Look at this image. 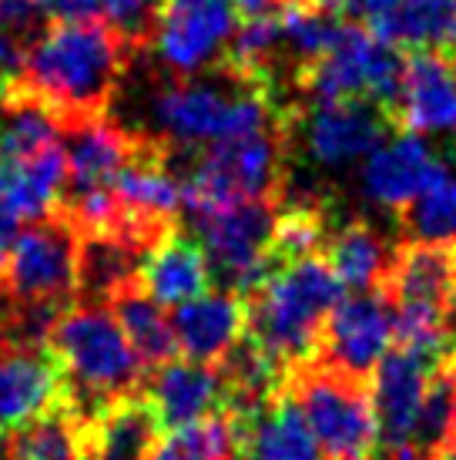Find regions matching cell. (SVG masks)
<instances>
[{
  "instance_id": "6da1fadb",
  "label": "cell",
  "mask_w": 456,
  "mask_h": 460,
  "mask_svg": "<svg viewBox=\"0 0 456 460\" xmlns=\"http://www.w3.org/2000/svg\"><path fill=\"white\" fill-rule=\"evenodd\" d=\"M131 54L104 21H57L27 48L13 81L51 104L67 131L75 121L108 115Z\"/></svg>"
},
{
  "instance_id": "7a4b0ae2",
  "label": "cell",
  "mask_w": 456,
  "mask_h": 460,
  "mask_svg": "<svg viewBox=\"0 0 456 460\" xmlns=\"http://www.w3.org/2000/svg\"><path fill=\"white\" fill-rule=\"evenodd\" d=\"M191 165H175L181 185V205L191 216L215 212L249 199H279L289 192L292 125L262 128L241 138L189 148Z\"/></svg>"
},
{
  "instance_id": "3957f363",
  "label": "cell",
  "mask_w": 456,
  "mask_h": 460,
  "mask_svg": "<svg viewBox=\"0 0 456 460\" xmlns=\"http://www.w3.org/2000/svg\"><path fill=\"white\" fill-rule=\"evenodd\" d=\"M342 282L322 256H305L299 262L276 269L255 293L245 296L249 330L266 353L295 367L312 359L322 343L329 313L339 306Z\"/></svg>"
},
{
  "instance_id": "277c9868",
  "label": "cell",
  "mask_w": 456,
  "mask_h": 460,
  "mask_svg": "<svg viewBox=\"0 0 456 460\" xmlns=\"http://www.w3.org/2000/svg\"><path fill=\"white\" fill-rule=\"evenodd\" d=\"M48 349L61 363L67 407L77 417H88L114 396L135 394L148 373L114 309L104 303H77L67 309L54 326Z\"/></svg>"
},
{
  "instance_id": "5b68a950",
  "label": "cell",
  "mask_w": 456,
  "mask_h": 460,
  "mask_svg": "<svg viewBox=\"0 0 456 460\" xmlns=\"http://www.w3.org/2000/svg\"><path fill=\"white\" fill-rule=\"evenodd\" d=\"M285 390L305 413L322 460H376L380 423L369 380L312 357L289 367Z\"/></svg>"
},
{
  "instance_id": "8992f818",
  "label": "cell",
  "mask_w": 456,
  "mask_h": 460,
  "mask_svg": "<svg viewBox=\"0 0 456 460\" xmlns=\"http://www.w3.org/2000/svg\"><path fill=\"white\" fill-rule=\"evenodd\" d=\"M81 229L64 208L17 232L0 266V296L11 303H64L77 299Z\"/></svg>"
},
{
  "instance_id": "52a82bcc",
  "label": "cell",
  "mask_w": 456,
  "mask_h": 460,
  "mask_svg": "<svg viewBox=\"0 0 456 460\" xmlns=\"http://www.w3.org/2000/svg\"><path fill=\"white\" fill-rule=\"evenodd\" d=\"M279 199H249L195 218V239L212 262V276L239 296L255 293L272 276L268 245L279 222Z\"/></svg>"
},
{
  "instance_id": "ba28073f",
  "label": "cell",
  "mask_w": 456,
  "mask_h": 460,
  "mask_svg": "<svg viewBox=\"0 0 456 460\" xmlns=\"http://www.w3.org/2000/svg\"><path fill=\"white\" fill-rule=\"evenodd\" d=\"M396 131L399 128L393 118L380 104L363 102V98L299 104L292 118V138L299 135L309 158L322 168L353 165L369 152H376Z\"/></svg>"
},
{
  "instance_id": "9c48e42d",
  "label": "cell",
  "mask_w": 456,
  "mask_h": 460,
  "mask_svg": "<svg viewBox=\"0 0 456 460\" xmlns=\"http://www.w3.org/2000/svg\"><path fill=\"white\" fill-rule=\"evenodd\" d=\"M235 27L232 0H162L152 48L171 75L189 77L222 61Z\"/></svg>"
},
{
  "instance_id": "30bf717a",
  "label": "cell",
  "mask_w": 456,
  "mask_h": 460,
  "mask_svg": "<svg viewBox=\"0 0 456 460\" xmlns=\"http://www.w3.org/2000/svg\"><path fill=\"white\" fill-rule=\"evenodd\" d=\"M336 13L393 48L456 58V0H336Z\"/></svg>"
},
{
  "instance_id": "8fae6325",
  "label": "cell",
  "mask_w": 456,
  "mask_h": 460,
  "mask_svg": "<svg viewBox=\"0 0 456 460\" xmlns=\"http://www.w3.org/2000/svg\"><path fill=\"white\" fill-rule=\"evenodd\" d=\"M436 370V359L396 346L373 373V410L380 423V454L386 460H419L409 447L423 396Z\"/></svg>"
},
{
  "instance_id": "7c38bea8",
  "label": "cell",
  "mask_w": 456,
  "mask_h": 460,
  "mask_svg": "<svg viewBox=\"0 0 456 460\" xmlns=\"http://www.w3.org/2000/svg\"><path fill=\"white\" fill-rule=\"evenodd\" d=\"M393 343V309L380 289L339 299L329 313L316 357L329 359L353 376L369 380Z\"/></svg>"
},
{
  "instance_id": "4fadbf2b",
  "label": "cell",
  "mask_w": 456,
  "mask_h": 460,
  "mask_svg": "<svg viewBox=\"0 0 456 460\" xmlns=\"http://www.w3.org/2000/svg\"><path fill=\"white\" fill-rule=\"evenodd\" d=\"M61 403L67 386L48 346H0V440Z\"/></svg>"
},
{
  "instance_id": "5bb4252c",
  "label": "cell",
  "mask_w": 456,
  "mask_h": 460,
  "mask_svg": "<svg viewBox=\"0 0 456 460\" xmlns=\"http://www.w3.org/2000/svg\"><path fill=\"white\" fill-rule=\"evenodd\" d=\"M446 179V162L413 131H396L376 152L366 155L363 189L376 205L403 212L436 181Z\"/></svg>"
},
{
  "instance_id": "9a60e30c",
  "label": "cell",
  "mask_w": 456,
  "mask_h": 460,
  "mask_svg": "<svg viewBox=\"0 0 456 460\" xmlns=\"http://www.w3.org/2000/svg\"><path fill=\"white\" fill-rule=\"evenodd\" d=\"M61 145L64 158H67L64 199H71V195L114 189V179L121 175V168L138 152L141 135H131L111 115H94L84 118V121H75L71 128L64 131Z\"/></svg>"
},
{
  "instance_id": "2e32d148",
  "label": "cell",
  "mask_w": 456,
  "mask_h": 460,
  "mask_svg": "<svg viewBox=\"0 0 456 460\" xmlns=\"http://www.w3.org/2000/svg\"><path fill=\"white\" fill-rule=\"evenodd\" d=\"M162 420L145 394L114 396L81 417L84 460H148L162 440Z\"/></svg>"
},
{
  "instance_id": "e0dca14e",
  "label": "cell",
  "mask_w": 456,
  "mask_h": 460,
  "mask_svg": "<svg viewBox=\"0 0 456 460\" xmlns=\"http://www.w3.org/2000/svg\"><path fill=\"white\" fill-rule=\"evenodd\" d=\"M396 125L413 135H456V58L406 51Z\"/></svg>"
},
{
  "instance_id": "ac0fdd59",
  "label": "cell",
  "mask_w": 456,
  "mask_h": 460,
  "mask_svg": "<svg viewBox=\"0 0 456 460\" xmlns=\"http://www.w3.org/2000/svg\"><path fill=\"white\" fill-rule=\"evenodd\" d=\"M171 330L178 340V353L198 363H218L249 330V306L245 296L222 289L202 293L175 306Z\"/></svg>"
},
{
  "instance_id": "d6986e66",
  "label": "cell",
  "mask_w": 456,
  "mask_h": 460,
  "mask_svg": "<svg viewBox=\"0 0 456 460\" xmlns=\"http://www.w3.org/2000/svg\"><path fill=\"white\" fill-rule=\"evenodd\" d=\"M145 396L152 400L162 430H178L225 407V384L215 363L171 359L152 373Z\"/></svg>"
},
{
  "instance_id": "ffe728a7",
  "label": "cell",
  "mask_w": 456,
  "mask_h": 460,
  "mask_svg": "<svg viewBox=\"0 0 456 460\" xmlns=\"http://www.w3.org/2000/svg\"><path fill=\"white\" fill-rule=\"evenodd\" d=\"M67 189L64 145L38 155H0V212L17 222H38L61 208Z\"/></svg>"
},
{
  "instance_id": "44dd1931",
  "label": "cell",
  "mask_w": 456,
  "mask_h": 460,
  "mask_svg": "<svg viewBox=\"0 0 456 460\" xmlns=\"http://www.w3.org/2000/svg\"><path fill=\"white\" fill-rule=\"evenodd\" d=\"M235 423H239V454L245 460H322L305 413L289 396V390L268 396L255 413L235 417Z\"/></svg>"
},
{
  "instance_id": "7402d4cb",
  "label": "cell",
  "mask_w": 456,
  "mask_h": 460,
  "mask_svg": "<svg viewBox=\"0 0 456 460\" xmlns=\"http://www.w3.org/2000/svg\"><path fill=\"white\" fill-rule=\"evenodd\" d=\"M212 262L195 235L171 229L152 245L138 272V286L162 306H181L212 289Z\"/></svg>"
},
{
  "instance_id": "603a6c76",
  "label": "cell",
  "mask_w": 456,
  "mask_h": 460,
  "mask_svg": "<svg viewBox=\"0 0 456 460\" xmlns=\"http://www.w3.org/2000/svg\"><path fill=\"white\" fill-rule=\"evenodd\" d=\"M390 252L393 249L382 243L376 226L363 216L342 222L339 229L329 232V239L322 245V259L329 262L336 279L349 289H359V293L380 289Z\"/></svg>"
},
{
  "instance_id": "cb8c5ba5",
  "label": "cell",
  "mask_w": 456,
  "mask_h": 460,
  "mask_svg": "<svg viewBox=\"0 0 456 460\" xmlns=\"http://www.w3.org/2000/svg\"><path fill=\"white\" fill-rule=\"evenodd\" d=\"M145 256L148 252H141L114 235H81L77 303H111L121 289L138 282Z\"/></svg>"
},
{
  "instance_id": "d4e9b609",
  "label": "cell",
  "mask_w": 456,
  "mask_h": 460,
  "mask_svg": "<svg viewBox=\"0 0 456 460\" xmlns=\"http://www.w3.org/2000/svg\"><path fill=\"white\" fill-rule=\"evenodd\" d=\"M111 309L118 323H121L125 336L135 346V353L145 363V370L154 373L158 367L178 359V340L175 330H171V316H165L162 303H154L138 282L114 296Z\"/></svg>"
},
{
  "instance_id": "484cf974",
  "label": "cell",
  "mask_w": 456,
  "mask_h": 460,
  "mask_svg": "<svg viewBox=\"0 0 456 460\" xmlns=\"http://www.w3.org/2000/svg\"><path fill=\"white\" fill-rule=\"evenodd\" d=\"M7 460H84L81 417L61 403L38 420L24 423L7 437Z\"/></svg>"
},
{
  "instance_id": "4316f807",
  "label": "cell",
  "mask_w": 456,
  "mask_h": 460,
  "mask_svg": "<svg viewBox=\"0 0 456 460\" xmlns=\"http://www.w3.org/2000/svg\"><path fill=\"white\" fill-rule=\"evenodd\" d=\"M232 454H239V423L228 410H218L189 427L165 430L148 460H225Z\"/></svg>"
},
{
  "instance_id": "83f0119b",
  "label": "cell",
  "mask_w": 456,
  "mask_h": 460,
  "mask_svg": "<svg viewBox=\"0 0 456 460\" xmlns=\"http://www.w3.org/2000/svg\"><path fill=\"white\" fill-rule=\"evenodd\" d=\"M399 229H403V239L456 245V179L446 175L426 195L406 205L399 212Z\"/></svg>"
},
{
  "instance_id": "f1b7e54d",
  "label": "cell",
  "mask_w": 456,
  "mask_h": 460,
  "mask_svg": "<svg viewBox=\"0 0 456 460\" xmlns=\"http://www.w3.org/2000/svg\"><path fill=\"white\" fill-rule=\"evenodd\" d=\"M81 4L88 21H104L135 54L148 51L154 44L162 0H81Z\"/></svg>"
},
{
  "instance_id": "f546056e",
  "label": "cell",
  "mask_w": 456,
  "mask_h": 460,
  "mask_svg": "<svg viewBox=\"0 0 456 460\" xmlns=\"http://www.w3.org/2000/svg\"><path fill=\"white\" fill-rule=\"evenodd\" d=\"M48 17L38 0H0V34L31 48L48 31Z\"/></svg>"
},
{
  "instance_id": "4dcf8cb0",
  "label": "cell",
  "mask_w": 456,
  "mask_h": 460,
  "mask_svg": "<svg viewBox=\"0 0 456 460\" xmlns=\"http://www.w3.org/2000/svg\"><path fill=\"white\" fill-rule=\"evenodd\" d=\"M24 54H27L24 44H17V40L0 34V84H11L13 77L21 75V67H24Z\"/></svg>"
},
{
  "instance_id": "1f68e13d",
  "label": "cell",
  "mask_w": 456,
  "mask_h": 460,
  "mask_svg": "<svg viewBox=\"0 0 456 460\" xmlns=\"http://www.w3.org/2000/svg\"><path fill=\"white\" fill-rule=\"evenodd\" d=\"M13 239H17V218H11L7 212H0V266L7 252L13 249Z\"/></svg>"
},
{
  "instance_id": "d6a6232c",
  "label": "cell",
  "mask_w": 456,
  "mask_h": 460,
  "mask_svg": "<svg viewBox=\"0 0 456 460\" xmlns=\"http://www.w3.org/2000/svg\"><path fill=\"white\" fill-rule=\"evenodd\" d=\"M225 460H245V457H241V454H239V457H235V454H232V457H225Z\"/></svg>"
},
{
  "instance_id": "836d02e7",
  "label": "cell",
  "mask_w": 456,
  "mask_h": 460,
  "mask_svg": "<svg viewBox=\"0 0 456 460\" xmlns=\"http://www.w3.org/2000/svg\"><path fill=\"white\" fill-rule=\"evenodd\" d=\"M453 330H456V313H453Z\"/></svg>"
},
{
  "instance_id": "e575fe53",
  "label": "cell",
  "mask_w": 456,
  "mask_h": 460,
  "mask_svg": "<svg viewBox=\"0 0 456 460\" xmlns=\"http://www.w3.org/2000/svg\"><path fill=\"white\" fill-rule=\"evenodd\" d=\"M0 346H4V336H0Z\"/></svg>"
},
{
  "instance_id": "d590c367",
  "label": "cell",
  "mask_w": 456,
  "mask_h": 460,
  "mask_svg": "<svg viewBox=\"0 0 456 460\" xmlns=\"http://www.w3.org/2000/svg\"><path fill=\"white\" fill-rule=\"evenodd\" d=\"M376 460H386V457H376Z\"/></svg>"
}]
</instances>
